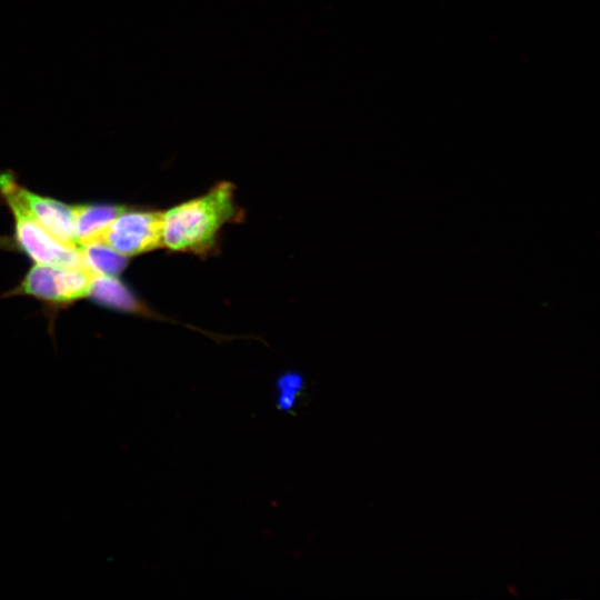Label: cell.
Returning a JSON list of instances; mask_svg holds the SVG:
<instances>
[{"label": "cell", "instance_id": "obj_8", "mask_svg": "<svg viewBox=\"0 0 600 600\" xmlns=\"http://www.w3.org/2000/svg\"><path fill=\"white\" fill-rule=\"evenodd\" d=\"M79 248L84 264L96 274L117 277L128 264V257L106 244L92 242Z\"/></svg>", "mask_w": 600, "mask_h": 600}, {"label": "cell", "instance_id": "obj_9", "mask_svg": "<svg viewBox=\"0 0 600 600\" xmlns=\"http://www.w3.org/2000/svg\"><path fill=\"white\" fill-rule=\"evenodd\" d=\"M302 387L303 378L300 374L288 372L281 376L277 382L278 407L281 410H290L294 406Z\"/></svg>", "mask_w": 600, "mask_h": 600}, {"label": "cell", "instance_id": "obj_6", "mask_svg": "<svg viewBox=\"0 0 600 600\" xmlns=\"http://www.w3.org/2000/svg\"><path fill=\"white\" fill-rule=\"evenodd\" d=\"M88 297L112 309L148 314L147 308L113 276L94 274Z\"/></svg>", "mask_w": 600, "mask_h": 600}, {"label": "cell", "instance_id": "obj_7", "mask_svg": "<svg viewBox=\"0 0 600 600\" xmlns=\"http://www.w3.org/2000/svg\"><path fill=\"white\" fill-rule=\"evenodd\" d=\"M126 210L116 204H81L72 206L74 233L77 244L107 226Z\"/></svg>", "mask_w": 600, "mask_h": 600}, {"label": "cell", "instance_id": "obj_4", "mask_svg": "<svg viewBox=\"0 0 600 600\" xmlns=\"http://www.w3.org/2000/svg\"><path fill=\"white\" fill-rule=\"evenodd\" d=\"M88 267L36 263L8 294H26L63 304L86 298L94 277Z\"/></svg>", "mask_w": 600, "mask_h": 600}, {"label": "cell", "instance_id": "obj_3", "mask_svg": "<svg viewBox=\"0 0 600 600\" xmlns=\"http://www.w3.org/2000/svg\"><path fill=\"white\" fill-rule=\"evenodd\" d=\"M162 211L128 210L83 240L98 242L126 256H137L162 246Z\"/></svg>", "mask_w": 600, "mask_h": 600}, {"label": "cell", "instance_id": "obj_5", "mask_svg": "<svg viewBox=\"0 0 600 600\" xmlns=\"http://www.w3.org/2000/svg\"><path fill=\"white\" fill-rule=\"evenodd\" d=\"M14 191L34 220L53 238L77 247L72 206L42 197L14 182Z\"/></svg>", "mask_w": 600, "mask_h": 600}, {"label": "cell", "instance_id": "obj_1", "mask_svg": "<svg viewBox=\"0 0 600 600\" xmlns=\"http://www.w3.org/2000/svg\"><path fill=\"white\" fill-rule=\"evenodd\" d=\"M242 218L234 186L217 183L207 193L163 212L162 246L172 251L208 253L216 247L222 227Z\"/></svg>", "mask_w": 600, "mask_h": 600}, {"label": "cell", "instance_id": "obj_2", "mask_svg": "<svg viewBox=\"0 0 600 600\" xmlns=\"http://www.w3.org/2000/svg\"><path fill=\"white\" fill-rule=\"evenodd\" d=\"M16 181L11 171H0V196L12 212L16 239L21 249L36 263L87 267L79 246L57 240L34 220L14 191Z\"/></svg>", "mask_w": 600, "mask_h": 600}]
</instances>
